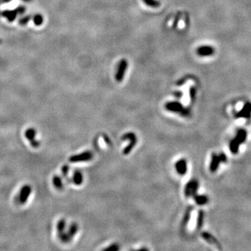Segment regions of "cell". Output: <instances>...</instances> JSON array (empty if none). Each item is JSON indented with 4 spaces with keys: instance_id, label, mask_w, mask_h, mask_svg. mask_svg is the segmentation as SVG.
Returning <instances> with one entry per match:
<instances>
[{
    "instance_id": "cell-14",
    "label": "cell",
    "mask_w": 251,
    "mask_h": 251,
    "mask_svg": "<svg viewBox=\"0 0 251 251\" xmlns=\"http://www.w3.org/2000/svg\"><path fill=\"white\" fill-rule=\"evenodd\" d=\"M201 236H202V237L206 241H207L209 243H211L212 245H214L217 247V248H218L219 249H221L220 243H219L218 241V240L215 239L213 236H212L211 234H210L209 233H208V232H204L201 234Z\"/></svg>"
},
{
    "instance_id": "cell-7",
    "label": "cell",
    "mask_w": 251,
    "mask_h": 251,
    "mask_svg": "<svg viewBox=\"0 0 251 251\" xmlns=\"http://www.w3.org/2000/svg\"><path fill=\"white\" fill-rule=\"evenodd\" d=\"M25 11V8L23 6H19L14 10H6L1 12V15L5 18H6L9 22H13L16 19V17L18 14H24Z\"/></svg>"
},
{
    "instance_id": "cell-5",
    "label": "cell",
    "mask_w": 251,
    "mask_h": 251,
    "mask_svg": "<svg viewBox=\"0 0 251 251\" xmlns=\"http://www.w3.org/2000/svg\"><path fill=\"white\" fill-rule=\"evenodd\" d=\"M128 68V61L126 59H123L119 61L115 75V79L117 82H122L125 76L126 71Z\"/></svg>"
},
{
    "instance_id": "cell-18",
    "label": "cell",
    "mask_w": 251,
    "mask_h": 251,
    "mask_svg": "<svg viewBox=\"0 0 251 251\" xmlns=\"http://www.w3.org/2000/svg\"><path fill=\"white\" fill-rule=\"evenodd\" d=\"M78 230V225L76 224L75 223H72L71 225H70V226L69 227V229H68V232H66V235L67 237H68V239H69V241H71V239L73 238L74 236L75 235V234L77 233Z\"/></svg>"
},
{
    "instance_id": "cell-27",
    "label": "cell",
    "mask_w": 251,
    "mask_h": 251,
    "mask_svg": "<svg viewBox=\"0 0 251 251\" xmlns=\"http://www.w3.org/2000/svg\"><path fill=\"white\" fill-rule=\"evenodd\" d=\"M61 170H62V173L63 174H64V176L65 177H68V170H69V167L68 166V165H64V166L62 167V169H61Z\"/></svg>"
},
{
    "instance_id": "cell-8",
    "label": "cell",
    "mask_w": 251,
    "mask_h": 251,
    "mask_svg": "<svg viewBox=\"0 0 251 251\" xmlns=\"http://www.w3.org/2000/svg\"><path fill=\"white\" fill-rule=\"evenodd\" d=\"M31 187L29 185H25L20 190L18 198V202L20 204H24L27 202L31 193Z\"/></svg>"
},
{
    "instance_id": "cell-1",
    "label": "cell",
    "mask_w": 251,
    "mask_h": 251,
    "mask_svg": "<svg viewBox=\"0 0 251 251\" xmlns=\"http://www.w3.org/2000/svg\"><path fill=\"white\" fill-rule=\"evenodd\" d=\"M165 107L167 110L176 113V114H179L183 117H189L191 114L189 110L184 107L183 105L180 103L179 102H168L165 105Z\"/></svg>"
},
{
    "instance_id": "cell-4",
    "label": "cell",
    "mask_w": 251,
    "mask_h": 251,
    "mask_svg": "<svg viewBox=\"0 0 251 251\" xmlns=\"http://www.w3.org/2000/svg\"><path fill=\"white\" fill-rule=\"evenodd\" d=\"M199 188V181L197 179H192L188 182L184 188V194L186 198L193 197L197 194Z\"/></svg>"
},
{
    "instance_id": "cell-19",
    "label": "cell",
    "mask_w": 251,
    "mask_h": 251,
    "mask_svg": "<svg viewBox=\"0 0 251 251\" xmlns=\"http://www.w3.org/2000/svg\"><path fill=\"white\" fill-rule=\"evenodd\" d=\"M247 131H245V129H243V128H241V129L238 130L237 135H236L235 137H237L238 139L239 140L240 143L241 144H243V142H245V141L246 140L247 138Z\"/></svg>"
},
{
    "instance_id": "cell-25",
    "label": "cell",
    "mask_w": 251,
    "mask_h": 251,
    "mask_svg": "<svg viewBox=\"0 0 251 251\" xmlns=\"http://www.w3.org/2000/svg\"><path fill=\"white\" fill-rule=\"evenodd\" d=\"M119 245L117 244V243H113V244L110 245L109 247H107V248H104V250L117 251V250H119Z\"/></svg>"
},
{
    "instance_id": "cell-10",
    "label": "cell",
    "mask_w": 251,
    "mask_h": 251,
    "mask_svg": "<svg viewBox=\"0 0 251 251\" xmlns=\"http://www.w3.org/2000/svg\"><path fill=\"white\" fill-rule=\"evenodd\" d=\"M65 228H66V221L64 219H61L57 224V231H58L59 237L60 238L61 241L63 242L68 243L70 241L67 237L66 232H65Z\"/></svg>"
},
{
    "instance_id": "cell-12",
    "label": "cell",
    "mask_w": 251,
    "mask_h": 251,
    "mask_svg": "<svg viewBox=\"0 0 251 251\" xmlns=\"http://www.w3.org/2000/svg\"><path fill=\"white\" fill-rule=\"evenodd\" d=\"M175 168L176 172L179 175H185L188 170V165L186 160L182 159L178 160L175 164Z\"/></svg>"
},
{
    "instance_id": "cell-9",
    "label": "cell",
    "mask_w": 251,
    "mask_h": 251,
    "mask_svg": "<svg viewBox=\"0 0 251 251\" xmlns=\"http://www.w3.org/2000/svg\"><path fill=\"white\" fill-rule=\"evenodd\" d=\"M25 137L29 141L31 146L33 148H37L40 146V142L36 139V131L34 128H29L25 131Z\"/></svg>"
},
{
    "instance_id": "cell-16",
    "label": "cell",
    "mask_w": 251,
    "mask_h": 251,
    "mask_svg": "<svg viewBox=\"0 0 251 251\" xmlns=\"http://www.w3.org/2000/svg\"><path fill=\"white\" fill-rule=\"evenodd\" d=\"M193 198L196 204L198 205H204L209 202V198L205 195L195 194Z\"/></svg>"
},
{
    "instance_id": "cell-17",
    "label": "cell",
    "mask_w": 251,
    "mask_h": 251,
    "mask_svg": "<svg viewBox=\"0 0 251 251\" xmlns=\"http://www.w3.org/2000/svg\"><path fill=\"white\" fill-rule=\"evenodd\" d=\"M72 181L75 185H81L82 183L83 182V175L80 171L75 170V172H74Z\"/></svg>"
},
{
    "instance_id": "cell-15",
    "label": "cell",
    "mask_w": 251,
    "mask_h": 251,
    "mask_svg": "<svg viewBox=\"0 0 251 251\" xmlns=\"http://www.w3.org/2000/svg\"><path fill=\"white\" fill-rule=\"evenodd\" d=\"M240 145H241V143H240L239 140L237 137H234L232 139L231 142L230 143V149L232 154H237L239 152Z\"/></svg>"
},
{
    "instance_id": "cell-20",
    "label": "cell",
    "mask_w": 251,
    "mask_h": 251,
    "mask_svg": "<svg viewBox=\"0 0 251 251\" xmlns=\"http://www.w3.org/2000/svg\"><path fill=\"white\" fill-rule=\"evenodd\" d=\"M192 209H193V207L188 208L186 212L185 215H184L183 221H182V227L184 228H185L187 225L188 224L190 219H191V211H192Z\"/></svg>"
},
{
    "instance_id": "cell-6",
    "label": "cell",
    "mask_w": 251,
    "mask_h": 251,
    "mask_svg": "<svg viewBox=\"0 0 251 251\" xmlns=\"http://www.w3.org/2000/svg\"><path fill=\"white\" fill-rule=\"evenodd\" d=\"M93 158V154L89 151L82 152V153L76 154V155L70 156L69 161L70 163H81V162L89 161L92 160Z\"/></svg>"
},
{
    "instance_id": "cell-21",
    "label": "cell",
    "mask_w": 251,
    "mask_h": 251,
    "mask_svg": "<svg viewBox=\"0 0 251 251\" xmlns=\"http://www.w3.org/2000/svg\"><path fill=\"white\" fill-rule=\"evenodd\" d=\"M53 182L54 186L57 188L60 189L62 188H63V182H62V178H61L60 176L58 175H55L54 176L53 179Z\"/></svg>"
},
{
    "instance_id": "cell-23",
    "label": "cell",
    "mask_w": 251,
    "mask_h": 251,
    "mask_svg": "<svg viewBox=\"0 0 251 251\" xmlns=\"http://www.w3.org/2000/svg\"><path fill=\"white\" fill-rule=\"evenodd\" d=\"M142 1L145 4L152 8H157V7H159L161 4L158 0H142Z\"/></svg>"
},
{
    "instance_id": "cell-11",
    "label": "cell",
    "mask_w": 251,
    "mask_h": 251,
    "mask_svg": "<svg viewBox=\"0 0 251 251\" xmlns=\"http://www.w3.org/2000/svg\"><path fill=\"white\" fill-rule=\"evenodd\" d=\"M236 118L250 119L251 117V103L246 102L243 105L242 109L235 114Z\"/></svg>"
},
{
    "instance_id": "cell-26",
    "label": "cell",
    "mask_w": 251,
    "mask_h": 251,
    "mask_svg": "<svg viewBox=\"0 0 251 251\" xmlns=\"http://www.w3.org/2000/svg\"><path fill=\"white\" fill-rule=\"evenodd\" d=\"M30 20H31V16H25V17H24V18H21V19L19 20V23L21 25H25L26 24L28 23V22H29Z\"/></svg>"
},
{
    "instance_id": "cell-2",
    "label": "cell",
    "mask_w": 251,
    "mask_h": 251,
    "mask_svg": "<svg viewBox=\"0 0 251 251\" xmlns=\"http://www.w3.org/2000/svg\"><path fill=\"white\" fill-rule=\"evenodd\" d=\"M227 156L224 153L216 154L213 153L211 154V160L210 163L209 169L211 172H215L218 169L219 165L221 163H226Z\"/></svg>"
},
{
    "instance_id": "cell-13",
    "label": "cell",
    "mask_w": 251,
    "mask_h": 251,
    "mask_svg": "<svg viewBox=\"0 0 251 251\" xmlns=\"http://www.w3.org/2000/svg\"><path fill=\"white\" fill-rule=\"evenodd\" d=\"M214 53V48L209 46H200L197 49V54L201 57H209V56L213 55Z\"/></svg>"
},
{
    "instance_id": "cell-24",
    "label": "cell",
    "mask_w": 251,
    "mask_h": 251,
    "mask_svg": "<svg viewBox=\"0 0 251 251\" xmlns=\"http://www.w3.org/2000/svg\"><path fill=\"white\" fill-rule=\"evenodd\" d=\"M33 22H34V24L37 26H39L41 25H42L43 21V17L40 14H36L35 15L34 17H33Z\"/></svg>"
},
{
    "instance_id": "cell-22",
    "label": "cell",
    "mask_w": 251,
    "mask_h": 251,
    "mask_svg": "<svg viewBox=\"0 0 251 251\" xmlns=\"http://www.w3.org/2000/svg\"><path fill=\"white\" fill-rule=\"evenodd\" d=\"M204 211H202V210H200V211H199L198 220H197V228H198V230H200L202 227V225H203L204 222Z\"/></svg>"
},
{
    "instance_id": "cell-29",
    "label": "cell",
    "mask_w": 251,
    "mask_h": 251,
    "mask_svg": "<svg viewBox=\"0 0 251 251\" xmlns=\"http://www.w3.org/2000/svg\"><path fill=\"white\" fill-rule=\"evenodd\" d=\"M24 1H31V0H24Z\"/></svg>"
},
{
    "instance_id": "cell-28",
    "label": "cell",
    "mask_w": 251,
    "mask_h": 251,
    "mask_svg": "<svg viewBox=\"0 0 251 251\" xmlns=\"http://www.w3.org/2000/svg\"><path fill=\"white\" fill-rule=\"evenodd\" d=\"M11 1H12V0H3V2H4V3H8V2H10Z\"/></svg>"
},
{
    "instance_id": "cell-3",
    "label": "cell",
    "mask_w": 251,
    "mask_h": 251,
    "mask_svg": "<svg viewBox=\"0 0 251 251\" xmlns=\"http://www.w3.org/2000/svg\"><path fill=\"white\" fill-rule=\"evenodd\" d=\"M122 140L124 139V140L129 141V144H128L126 147L124 148V151H123V153H124V155H128V154L131 153V151L133 150V149L135 147V146L137 144V136L134 133L129 132V133L124 134L122 137Z\"/></svg>"
}]
</instances>
